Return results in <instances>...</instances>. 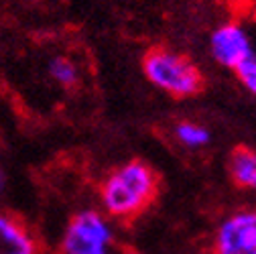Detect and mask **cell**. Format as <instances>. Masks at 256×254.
Instances as JSON below:
<instances>
[{"mask_svg": "<svg viewBox=\"0 0 256 254\" xmlns=\"http://www.w3.org/2000/svg\"><path fill=\"white\" fill-rule=\"evenodd\" d=\"M126 254H134V252H126Z\"/></svg>", "mask_w": 256, "mask_h": 254, "instance_id": "obj_12", "label": "cell"}, {"mask_svg": "<svg viewBox=\"0 0 256 254\" xmlns=\"http://www.w3.org/2000/svg\"><path fill=\"white\" fill-rule=\"evenodd\" d=\"M100 194L106 212L124 224H130L158 200L161 177L146 161L134 158L106 177Z\"/></svg>", "mask_w": 256, "mask_h": 254, "instance_id": "obj_1", "label": "cell"}, {"mask_svg": "<svg viewBox=\"0 0 256 254\" xmlns=\"http://www.w3.org/2000/svg\"><path fill=\"white\" fill-rule=\"evenodd\" d=\"M175 134L189 148L204 146L210 140V132L206 128H202L200 124H194V122H179L177 128H175Z\"/></svg>", "mask_w": 256, "mask_h": 254, "instance_id": "obj_9", "label": "cell"}, {"mask_svg": "<svg viewBox=\"0 0 256 254\" xmlns=\"http://www.w3.org/2000/svg\"><path fill=\"white\" fill-rule=\"evenodd\" d=\"M0 254H39V240L12 212H0Z\"/></svg>", "mask_w": 256, "mask_h": 254, "instance_id": "obj_6", "label": "cell"}, {"mask_svg": "<svg viewBox=\"0 0 256 254\" xmlns=\"http://www.w3.org/2000/svg\"><path fill=\"white\" fill-rule=\"evenodd\" d=\"M234 72H236L238 80L242 82V86H244L248 92L256 94V53H254V51H252L244 61L238 63Z\"/></svg>", "mask_w": 256, "mask_h": 254, "instance_id": "obj_10", "label": "cell"}, {"mask_svg": "<svg viewBox=\"0 0 256 254\" xmlns=\"http://www.w3.org/2000/svg\"><path fill=\"white\" fill-rule=\"evenodd\" d=\"M212 53L220 66L236 70L238 63L252 53V47L244 28L236 22H228L212 35Z\"/></svg>", "mask_w": 256, "mask_h": 254, "instance_id": "obj_5", "label": "cell"}, {"mask_svg": "<svg viewBox=\"0 0 256 254\" xmlns=\"http://www.w3.org/2000/svg\"><path fill=\"white\" fill-rule=\"evenodd\" d=\"M49 74H51V78L59 84V86H63V88H74L76 84H78V70H76V66L70 61V59H66V57H55V59H51V63H49Z\"/></svg>", "mask_w": 256, "mask_h": 254, "instance_id": "obj_8", "label": "cell"}, {"mask_svg": "<svg viewBox=\"0 0 256 254\" xmlns=\"http://www.w3.org/2000/svg\"><path fill=\"white\" fill-rule=\"evenodd\" d=\"M112 232L106 220L96 212H82L72 218L63 238L66 254H108Z\"/></svg>", "mask_w": 256, "mask_h": 254, "instance_id": "obj_3", "label": "cell"}, {"mask_svg": "<svg viewBox=\"0 0 256 254\" xmlns=\"http://www.w3.org/2000/svg\"><path fill=\"white\" fill-rule=\"evenodd\" d=\"M4 185H6V175H4V171H2V169H0V194H2Z\"/></svg>", "mask_w": 256, "mask_h": 254, "instance_id": "obj_11", "label": "cell"}, {"mask_svg": "<svg viewBox=\"0 0 256 254\" xmlns=\"http://www.w3.org/2000/svg\"><path fill=\"white\" fill-rule=\"evenodd\" d=\"M146 80L175 100L194 98L206 90V78L196 61L163 45H154L142 55Z\"/></svg>", "mask_w": 256, "mask_h": 254, "instance_id": "obj_2", "label": "cell"}, {"mask_svg": "<svg viewBox=\"0 0 256 254\" xmlns=\"http://www.w3.org/2000/svg\"><path fill=\"white\" fill-rule=\"evenodd\" d=\"M214 254H256V210H240L222 222Z\"/></svg>", "mask_w": 256, "mask_h": 254, "instance_id": "obj_4", "label": "cell"}, {"mask_svg": "<svg viewBox=\"0 0 256 254\" xmlns=\"http://www.w3.org/2000/svg\"><path fill=\"white\" fill-rule=\"evenodd\" d=\"M228 173L238 189H256V150L240 144L228 158Z\"/></svg>", "mask_w": 256, "mask_h": 254, "instance_id": "obj_7", "label": "cell"}]
</instances>
